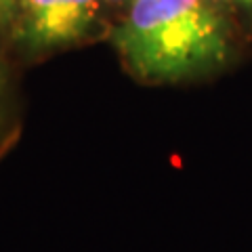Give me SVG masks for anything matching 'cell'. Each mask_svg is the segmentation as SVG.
<instances>
[{"instance_id": "obj_2", "label": "cell", "mask_w": 252, "mask_h": 252, "mask_svg": "<svg viewBox=\"0 0 252 252\" xmlns=\"http://www.w3.org/2000/svg\"><path fill=\"white\" fill-rule=\"evenodd\" d=\"M101 2L105 0H55L46 49L78 42L89 34L93 23L97 21Z\"/></svg>"}, {"instance_id": "obj_4", "label": "cell", "mask_w": 252, "mask_h": 252, "mask_svg": "<svg viewBox=\"0 0 252 252\" xmlns=\"http://www.w3.org/2000/svg\"><path fill=\"white\" fill-rule=\"evenodd\" d=\"M220 6H235V9H246V11H252V0H212Z\"/></svg>"}, {"instance_id": "obj_5", "label": "cell", "mask_w": 252, "mask_h": 252, "mask_svg": "<svg viewBox=\"0 0 252 252\" xmlns=\"http://www.w3.org/2000/svg\"><path fill=\"white\" fill-rule=\"evenodd\" d=\"M105 2H112V4H124L126 2V4H128L130 0H105Z\"/></svg>"}, {"instance_id": "obj_3", "label": "cell", "mask_w": 252, "mask_h": 252, "mask_svg": "<svg viewBox=\"0 0 252 252\" xmlns=\"http://www.w3.org/2000/svg\"><path fill=\"white\" fill-rule=\"evenodd\" d=\"M17 2L19 0H0V28H9L17 17Z\"/></svg>"}, {"instance_id": "obj_1", "label": "cell", "mask_w": 252, "mask_h": 252, "mask_svg": "<svg viewBox=\"0 0 252 252\" xmlns=\"http://www.w3.org/2000/svg\"><path fill=\"white\" fill-rule=\"evenodd\" d=\"M112 42L141 80L168 82L225 65L233 28L212 0H130Z\"/></svg>"}]
</instances>
